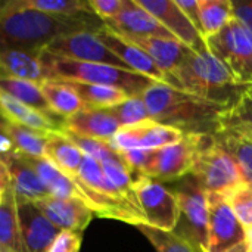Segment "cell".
<instances>
[{"label": "cell", "instance_id": "cell-37", "mask_svg": "<svg viewBox=\"0 0 252 252\" xmlns=\"http://www.w3.org/2000/svg\"><path fill=\"white\" fill-rule=\"evenodd\" d=\"M227 201L236 214L238 220L241 224L245 227L247 232L252 230V188L250 186H239L236 190H233L229 196Z\"/></svg>", "mask_w": 252, "mask_h": 252}, {"label": "cell", "instance_id": "cell-31", "mask_svg": "<svg viewBox=\"0 0 252 252\" xmlns=\"http://www.w3.org/2000/svg\"><path fill=\"white\" fill-rule=\"evenodd\" d=\"M102 171L106 176V179L117 188V190L123 195V198L137 211L142 214L139 201H137V195L133 186V179L131 174L127 168V165L124 164V161L121 159L120 155H115L109 159H105L103 162H100ZM143 216V214H142Z\"/></svg>", "mask_w": 252, "mask_h": 252}, {"label": "cell", "instance_id": "cell-43", "mask_svg": "<svg viewBox=\"0 0 252 252\" xmlns=\"http://www.w3.org/2000/svg\"><path fill=\"white\" fill-rule=\"evenodd\" d=\"M9 185H10V177H9L7 168L3 164V161L0 159V190L3 192Z\"/></svg>", "mask_w": 252, "mask_h": 252}, {"label": "cell", "instance_id": "cell-29", "mask_svg": "<svg viewBox=\"0 0 252 252\" xmlns=\"http://www.w3.org/2000/svg\"><path fill=\"white\" fill-rule=\"evenodd\" d=\"M199 31L204 38L220 32L235 18L232 0H198Z\"/></svg>", "mask_w": 252, "mask_h": 252}, {"label": "cell", "instance_id": "cell-36", "mask_svg": "<svg viewBox=\"0 0 252 252\" xmlns=\"http://www.w3.org/2000/svg\"><path fill=\"white\" fill-rule=\"evenodd\" d=\"M61 133H63L86 157H90L93 159H96L97 162H103L105 159H109L115 155H118L109 143L97 140V139H92V137H86L81 136L78 133H74L68 128L61 130Z\"/></svg>", "mask_w": 252, "mask_h": 252}, {"label": "cell", "instance_id": "cell-26", "mask_svg": "<svg viewBox=\"0 0 252 252\" xmlns=\"http://www.w3.org/2000/svg\"><path fill=\"white\" fill-rule=\"evenodd\" d=\"M0 248L4 252H25L19 232L16 193L12 185L0 193Z\"/></svg>", "mask_w": 252, "mask_h": 252}, {"label": "cell", "instance_id": "cell-19", "mask_svg": "<svg viewBox=\"0 0 252 252\" xmlns=\"http://www.w3.org/2000/svg\"><path fill=\"white\" fill-rule=\"evenodd\" d=\"M65 128L81 136L109 143L121 127L108 109L86 106L65 121Z\"/></svg>", "mask_w": 252, "mask_h": 252}, {"label": "cell", "instance_id": "cell-39", "mask_svg": "<svg viewBox=\"0 0 252 252\" xmlns=\"http://www.w3.org/2000/svg\"><path fill=\"white\" fill-rule=\"evenodd\" d=\"M123 3L124 0H89L93 13L103 22L114 19L120 13Z\"/></svg>", "mask_w": 252, "mask_h": 252}, {"label": "cell", "instance_id": "cell-5", "mask_svg": "<svg viewBox=\"0 0 252 252\" xmlns=\"http://www.w3.org/2000/svg\"><path fill=\"white\" fill-rule=\"evenodd\" d=\"M174 195L179 201V221L173 233L186 242L207 250L208 233V193L188 174L177 180Z\"/></svg>", "mask_w": 252, "mask_h": 252}, {"label": "cell", "instance_id": "cell-45", "mask_svg": "<svg viewBox=\"0 0 252 252\" xmlns=\"http://www.w3.org/2000/svg\"><path fill=\"white\" fill-rule=\"evenodd\" d=\"M4 123H6V120L1 117V114H0V133H3L4 131Z\"/></svg>", "mask_w": 252, "mask_h": 252}, {"label": "cell", "instance_id": "cell-41", "mask_svg": "<svg viewBox=\"0 0 252 252\" xmlns=\"http://www.w3.org/2000/svg\"><path fill=\"white\" fill-rule=\"evenodd\" d=\"M176 3L186 13V16L193 22V25L199 30V1L198 0H176Z\"/></svg>", "mask_w": 252, "mask_h": 252}, {"label": "cell", "instance_id": "cell-15", "mask_svg": "<svg viewBox=\"0 0 252 252\" xmlns=\"http://www.w3.org/2000/svg\"><path fill=\"white\" fill-rule=\"evenodd\" d=\"M105 25L117 34L130 37H161L176 40L155 16L145 10L136 0H124L120 13Z\"/></svg>", "mask_w": 252, "mask_h": 252}, {"label": "cell", "instance_id": "cell-22", "mask_svg": "<svg viewBox=\"0 0 252 252\" xmlns=\"http://www.w3.org/2000/svg\"><path fill=\"white\" fill-rule=\"evenodd\" d=\"M214 142L232 158L242 183L252 188V136L235 130H221L214 134Z\"/></svg>", "mask_w": 252, "mask_h": 252}, {"label": "cell", "instance_id": "cell-42", "mask_svg": "<svg viewBox=\"0 0 252 252\" xmlns=\"http://www.w3.org/2000/svg\"><path fill=\"white\" fill-rule=\"evenodd\" d=\"M12 154H16V151H15L9 136L3 131V133H0V159H4Z\"/></svg>", "mask_w": 252, "mask_h": 252}, {"label": "cell", "instance_id": "cell-33", "mask_svg": "<svg viewBox=\"0 0 252 252\" xmlns=\"http://www.w3.org/2000/svg\"><path fill=\"white\" fill-rule=\"evenodd\" d=\"M221 130H235L252 136V86L226 111L220 123Z\"/></svg>", "mask_w": 252, "mask_h": 252}, {"label": "cell", "instance_id": "cell-48", "mask_svg": "<svg viewBox=\"0 0 252 252\" xmlns=\"http://www.w3.org/2000/svg\"><path fill=\"white\" fill-rule=\"evenodd\" d=\"M0 193H1V190H0Z\"/></svg>", "mask_w": 252, "mask_h": 252}, {"label": "cell", "instance_id": "cell-20", "mask_svg": "<svg viewBox=\"0 0 252 252\" xmlns=\"http://www.w3.org/2000/svg\"><path fill=\"white\" fill-rule=\"evenodd\" d=\"M43 52L19 49L0 50V75L28 80L38 84L44 83L47 80V72L41 61Z\"/></svg>", "mask_w": 252, "mask_h": 252}, {"label": "cell", "instance_id": "cell-23", "mask_svg": "<svg viewBox=\"0 0 252 252\" xmlns=\"http://www.w3.org/2000/svg\"><path fill=\"white\" fill-rule=\"evenodd\" d=\"M27 159L38 173L50 196L59 198V199H80L89 205L87 198L84 196L81 189L77 186V183L71 177H68L65 173H62L47 158H27Z\"/></svg>", "mask_w": 252, "mask_h": 252}, {"label": "cell", "instance_id": "cell-9", "mask_svg": "<svg viewBox=\"0 0 252 252\" xmlns=\"http://www.w3.org/2000/svg\"><path fill=\"white\" fill-rule=\"evenodd\" d=\"M146 226L173 232L179 221V201L173 190L148 177L133 182Z\"/></svg>", "mask_w": 252, "mask_h": 252}, {"label": "cell", "instance_id": "cell-3", "mask_svg": "<svg viewBox=\"0 0 252 252\" xmlns=\"http://www.w3.org/2000/svg\"><path fill=\"white\" fill-rule=\"evenodd\" d=\"M164 83L173 89L202 99L232 106L250 87L238 83L226 65L210 50L190 53L174 71L165 74Z\"/></svg>", "mask_w": 252, "mask_h": 252}, {"label": "cell", "instance_id": "cell-46", "mask_svg": "<svg viewBox=\"0 0 252 252\" xmlns=\"http://www.w3.org/2000/svg\"><path fill=\"white\" fill-rule=\"evenodd\" d=\"M248 239L251 241V244H252V230L251 232H248Z\"/></svg>", "mask_w": 252, "mask_h": 252}, {"label": "cell", "instance_id": "cell-11", "mask_svg": "<svg viewBox=\"0 0 252 252\" xmlns=\"http://www.w3.org/2000/svg\"><path fill=\"white\" fill-rule=\"evenodd\" d=\"M46 52L53 56L69 59V61L103 63V65H111L121 69L133 71L97 38L96 32L84 31V32L62 35L55 41H52L46 47Z\"/></svg>", "mask_w": 252, "mask_h": 252}, {"label": "cell", "instance_id": "cell-7", "mask_svg": "<svg viewBox=\"0 0 252 252\" xmlns=\"http://www.w3.org/2000/svg\"><path fill=\"white\" fill-rule=\"evenodd\" d=\"M189 174L207 193H219L226 198L244 185L235 162L214 142V136L198 154Z\"/></svg>", "mask_w": 252, "mask_h": 252}, {"label": "cell", "instance_id": "cell-35", "mask_svg": "<svg viewBox=\"0 0 252 252\" xmlns=\"http://www.w3.org/2000/svg\"><path fill=\"white\" fill-rule=\"evenodd\" d=\"M118 121L120 127H130L149 121V111L142 96H130L120 105L108 109Z\"/></svg>", "mask_w": 252, "mask_h": 252}, {"label": "cell", "instance_id": "cell-14", "mask_svg": "<svg viewBox=\"0 0 252 252\" xmlns=\"http://www.w3.org/2000/svg\"><path fill=\"white\" fill-rule=\"evenodd\" d=\"M16 210L24 251L47 252L61 230L50 223L34 201L16 195Z\"/></svg>", "mask_w": 252, "mask_h": 252}, {"label": "cell", "instance_id": "cell-25", "mask_svg": "<svg viewBox=\"0 0 252 252\" xmlns=\"http://www.w3.org/2000/svg\"><path fill=\"white\" fill-rule=\"evenodd\" d=\"M0 90L12 97H15L16 100L25 103L27 106L44 114L46 117H49L50 120L65 124L66 120L61 118L59 115H56L49 103L46 102L41 87L38 83L34 81H28V80H21V78H13V77H6V75H0Z\"/></svg>", "mask_w": 252, "mask_h": 252}, {"label": "cell", "instance_id": "cell-18", "mask_svg": "<svg viewBox=\"0 0 252 252\" xmlns=\"http://www.w3.org/2000/svg\"><path fill=\"white\" fill-rule=\"evenodd\" d=\"M121 37L133 43L139 49H142L155 62V65L164 72V75L174 71L190 53H193V50H190L188 46L173 38L130 37V35H121Z\"/></svg>", "mask_w": 252, "mask_h": 252}, {"label": "cell", "instance_id": "cell-44", "mask_svg": "<svg viewBox=\"0 0 252 252\" xmlns=\"http://www.w3.org/2000/svg\"><path fill=\"white\" fill-rule=\"evenodd\" d=\"M227 252H252V244L250 239H247V241H244L242 244H239V245H236L235 248H232V250H229Z\"/></svg>", "mask_w": 252, "mask_h": 252}, {"label": "cell", "instance_id": "cell-6", "mask_svg": "<svg viewBox=\"0 0 252 252\" xmlns=\"http://www.w3.org/2000/svg\"><path fill=\"white\" fill-rule=\"evenodd\" d=\"M205 41L208 50L226 65L238 83L252 86V34L239 19L233 18Z\"/></svg>", "mask_w": 252, "mask_h": 252}, {"label": "cell", "instance_id": "cell-4", "mask_svg": "<svg viewBox=\"0 0 252 252\" xmlns=\"http://www.w3.org/2000/svg\"><path fill=\"white\" fill-rule=\"evenodd\" d=\"M41 61L47 72V80H63L109 86L123 90L128 96H142L151 86L158 83L134 71H127L103 63L69 61L53 56L46 50L41 55Z\"/></svg>", "mask_w": 252, "mask_h": 252}, {"label": "cell", "instance_id": "cell-27", "mask_svg": "<svg viewBox=\"0 0 252 252\" xmlns=\"http://www.w3.org/2000/svg\"><path fill=\"white\" fill-rule=\"evenodd\" d=\"M40 87L50 109L63 120H68L86 108L77 92L63 80H46Z\"/></svg>", "mask_w": 252, "mask_h": 252}, {"label": "cell", "instance_id": "cell-40", "mask_svg": "<svg viewBox=\"0 0 252 252\" xmlns=\"http://www.w3.org/2000/svg\"><path fill=\"white\" fill-rule=\"evenodd\" d=\"M235 18L239 19L252 34V0H232Z\"/></svg>", "mask_w": 252, "mask_h": 252}, {"label": "cell", "instance_id": "cell-10", "mask_svg": "<svg viewBox=\"0 0 252 252\" xmlns=\"http://www.w3.org/2000/svg\"><path fill=\"white\" fill-rule=\"evenodd\" d=\"M248 239L226 196L208 193V233L205 252H227Z\"/></svg>", "mask_w": 252, "mask_h": 252}, {"label": "cell", "instance_id": "cell-30", "mask_svg": "<svg viewBox=\"0 0 252 252\" xmlns=\"http://www.w3.org/2000/svg\"><path fill=\"white\" fill-rule=\"evenodd\" d=\"M80 96L83 103L87 108H96V109H111L121 102H124L127 97H130L127 93H124L120 89L109 87V86H100V84H87V83H78V81H66Z\"/></svg>", "mask_w": 252, "mask_h": 252}, {"label": "cell", "instance_id": "cell-13", "mask_svg": "<svg viewBox=\"0 0 252 252\" xmlns=\"http://www.w3.org/2000/svg\"><path fill=\"white\" fill-rule=\"evenodd\" d=\"M185 136L186 134H183L177 128L149 120L142 124L121 127L118 133L112 137L109 145L117 154L130 149L157 151L180 142Z\"/></svg>", "mask_w": 252, "mask_h": 252}, {"label": "cell", "instance_id": "cell-16", "mask_svg": "<svg viewBox=\"0 0 252 252\" xmlns=\"http://www.w3.org/2000/svg\"><path fill=\"white\" fill-rule=\"evenodd\" d=\"M34 204L61 232L83 233L94 216L93 210L80 199H59L47 196L34 201Z\"/></svg>", "mask_w": 252, "mask_h": 252}, {"label": "cell", "instance_id": "cell-34", "mask_svg": "<svg viewBox=\"0 0 252 252\" xmlns=\"http://www.w3.org/2000/svg\"><path fill=\"white\" fill-rule=\"evenodd\" d=\"M136 227L146 236V239L154 245L157 252H205L204 250L186 242L173 232L158 230L146 224H139Z\"/></svg>", "mask_w": 252, "mask_h": 252}, {"label": "cell", "instance_id": "cell-1", "mask_svg": "<svg viewBox=\"0 0 252 252\" xmlns=\"http://www.w3.org/2000/svg\"><path fill=\"white\" fill-rule=\"evenodd\" d=\"M105 22L96 15L59 18L19 4L0 3V50L19 49L43 52L56 38L75 32H97Z\"/></svg>", "mask_w": 252, "mask_h": 252}, {"label": "cell", "instance_id": "cell-28", "mask_svg": "<svg viewBox=\"0 0 252 252\" xmlns=\"http://www.w3.org/2000/svg\"><path fill=\"white\" fill-rule=\"evenodd\" d=\"M4 133L9 136L16 154L21 157L44 158L47 133H41L7 120L4 123Z\"/></svg>", "mask_w": 252, "mask_h": 252}, {"label": "cell", "instance_id": "cell-38", "mask_svg": "<svg viewBox=\"0 0 252 252\" xmlns=\"http://www.w3.org/2000/svg\"><path fill=\"white\" fill-rule=\"evenodd\" d=\"M81 241L83 233L61 232L49 247L47 252H80Z\"/></svg>", "mask_w": 252, "mask_h": 252}, {"label": "cell", "instance_id": "cell-32", "mask_svg": "<svg viewBox=\"0 0 252 252\" xmlns=\"http://www.w3.org/2000/svg\"><path fill=\"white\" fill-rule=\"evenodd\" d=\"M21 6L59 18H78L94 15L89 1L84 0H18Z\"/></svg>", "mask_w": 252, "mask_h": 252}, {"label": "cell", "instance_id": "cell-17", "mask_svg": "<svg viewBox=\"0 0 252 252\" xmlns=\"http://www.w3.org/2000/svg\"><path fill=\"white\" fill-rule=\"evenodd\" d=\"M97 38L126 65H128L134 72L149 77L158 83H164V72L155 65V62L137 46L123 38L120 34L109 30L106 25L96 32Z\"/></svg>", "mask_w": 252, "mask_h": 252}, {"label": "cell", "instance_id": "cell-8", "mask_svg": "<svg viewBox=\"0 0 252 252\" xmlns=\"http://www.w3.org/2000/svg\"><path fill=\"white\" fill-rule=\"evenodd\" d=\"M213 136L186 134L180 142L154 151L145 177L155 182H177L188 176L198 154L211 142Z\"/></svg>", "mask_w": 252, "mask_h": 252}, {"label": "cell", "instance_id": "cell-21", "mask_svg": "<svg viewBox=\"0 0 252 252\" xmlns=\"http://www.w3.org/2000/svg\"><path fill=\"white\" fill-rule=\"evenodd\" d=\"M1 161L7 168L10 185L16 195L30 201H38L50 196L38 173L25 157H21L19 154H12Z\"/></svg>", "mask_w": 252, "mask_h": 252}, {"label": "cell", "instance_id": "cell-24", "mask_svg": "<svg viewBox=\"0 0 252 252\" xmlns=\"http://www.w3.org/2000/svg\"><path fill=\"white\" fill-rule=\"evenodd\" d=\"M44 158L55 164L68 177L75 179L84 159V154L63 133L53 131L47 133Z\"/></svg>", "mask_w": 252, "mask_h": 252}, {"label": "cell", "instance_id": "cell-2", "mask_svg": "<svg viewBox=\"0 0 252 252\" xmlns=\"http://www.w3.org/2000/svg\"><path fill=\"white\" fill-rule=\"evenodd\" d=\"M142 99L152 121L177 128L183 134H217L221 118L230 108L173 89L165 83L151 86Z\"/></svg>", "mask_w": 252, "mask_h": 252}, {"label": "cell", "instance_id": "cell-12", "mask_svg": "<svg viewBox=\"0 0 252 252\" xmlns=\"http://www.w3.org/2000/svg\"><path fill=\"white\" fill-rule=\"evenodd\" d=\"M145 10L158 19V22L180 43L195 53L208 52L207 41L193 22L179 7L176 0H136Z\"/></svg>", "mask_w": 252, "mask_h": 252}, {"label": "cell", "instance_id": "cell-47", "mask_svg": "<svg viewBox=\"0 0 252 252\" xmlns=\"http://www.w3.org/2000/svg\"><path fill=\"white\" fill-rule=\"evenodd\" d=\"M0 252H4V251H3V250H1V248H0Z\"/></svg>", "mask_w": 252, "mask_h": 252}]
</instances>
